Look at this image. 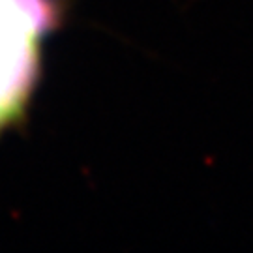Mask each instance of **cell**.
<instances>
[{
  "instance_id": "1",
  "label": "cell",
  "mask_w": 253,
  "mask_h": 253,
  "mask_svg": "<svg viewBox=\"0 0 253 253\" xmlns=\"http://www.w3.org/2000/svg\"><path fill=\"white\" fill-rule=\"evenodd\" d=\"M60 17V0H0V135L27 117L42 75V49Z\"/></svg>"
}]
</instances>
